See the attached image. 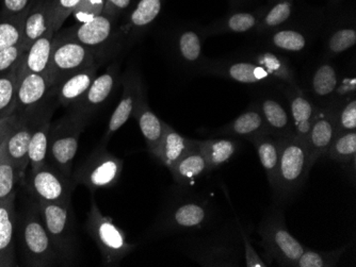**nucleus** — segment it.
Returning <instances> with one entry per match:
<instances>
[{
	"instance_id": "nucleus-36",
	"label": "nucleus",
	"mask_w": 356,
	"mask_h": 267,
	"mask_svg": "<svg viewBox=\"0 0 356 267\" xmlns=\"http://www.w3.org/2000/svg\"><path fill=\"white\" fill-rule=\"evenodd\" d=\"M293 11V0H277L266 8L261 21L255 33H270L281 28L291 17Z\"/></svg>"
},
{
	"instance_id": "nucleus-16",
	"label": "nucleus",
	"mask_w": 356,
	"mask_h": 267,
	"mask_svg": "<svg viewBox=\"0 0 356 267\" xmlns=\"http://www.w3.org/2000/svg\"><path fill=\"white\" fill-rule=\"evenodd\" d=\"M336 112H337L336 105H329L325 107H319L318 110L317 117L306 141L312 166L315 164L318 159L327 155L333 139L337 135Z\"/></svg>"
},
{
	"instance_id": "nucleus-14",
	"label": "nucleus",
	"mask_w": 356,
	"mask_h": 267,
	"mask_svg": "<svg viewBox=\"0 0 356 267\" xmlns=\"http://www.w3.org/2000/svg\"><path fill=\"white\" fill-rule=\"evenodd\" d=\"M32 131V111L12 114V125L6 137V150L15 169L17 181L22 182L29 165L28 150Z\"/></svg>"
},
{
	"instance_id": "nucleus-7",
	"label": "nucleus",
	"mask_w": 356,
	"mask_h": 267,
	"mask_svg": "<svg viewBox=\"0 0 356 267\" xmlns=\"http://www.w3.org/2000/svg\"><path fill=\"white\" fill-rule=\"evenodd\" d=\"M257 232L270 261H275L280 266L297 267L305 247L288 231L284 213L280 209L266 213Z\"/></svg>"
},
{
	"instance_id": "nucleus-56",
	"label": "nucleus",
	"mask_w": 356,
	"mask_h": 267,
	"mask_svg": "<svg viewBox=\"0 0 356 267\" xmlns=\"http://www.w3.org/2000/svg\"><path fill=\"white\" fill-rule=\"evenodd\" d=\"M0 9H1V0H0Z\"/></svg>"
},
{
	"instance_id": "nucleus-24",
	"label": "nucleus",
	"mask_w": 356,
	"mask_h": 267,
	"mask_svg": "<svg viewBox=\"0 0 356 267\" xmlns=\"http://www.w3.org/2000/svg\"><path fill=\"white\" fill-rule=\"evenodd\" d=\"M55 35L56 33L53 27H51L46 31L45 35H42L28 47L27 51L22 55L19 62L16 63L17 78L29 73L46 75L49 60H51Z\"/></svg>"
},
{
	"instance_id": "nucleus-1",
	"label": "nucleus",
	"mask_w": 356,
	"mask_h": 267,
	"mask_svg": "<svg viewBox=\"0 0 356 267\" xmlns=\"http://www.w3.org/2000/svg\"><path fill=\"white\" fill-rule=\"evenodd\" d=\"M217 211L209 199L197 195H179L168 201L152 232L158 235L195 232L215 224Z\"/></svg>"
},
{
	"instance_id": "nucleus-40",
	"label": "nucleus",
	"mask_w": 356,
	"mask_h": 267,
	"mask_svg": "<svg viewBox=\"0 0 356 267\" xmlns=\"http://www.w3.org/2000/svg\"><path fill=\"white\" fill-rule=\"evenodd\" d=\"M17 69L0 73V121L11 117L15 111Z\"/></svg>"
},
{
	"instance_id": "nucleus-51",
	"label": "nucleus",
	"mask_w": 356,
	"mask_h": 267,
	"mask_svg": "<svg viewBox=\"0 0 356 267\" xmlns=\"http://www.w3.org/2000/svg\"><path fill=\"white\" fill-rule=\"evenodd\" d=\"M131 5L133 0H106L103 12L119 19L122 14L131 9Z\"/></svg>"
},
{
	"instance_id": "nucleus-21",
	"label": "nucleus",
	"mask_w": 356,
	"mask_h": 267,
	"mask_svg": "<svg viewBox=\"0 0 356 267\" xmlns=\"http://www.w3.org/2000/svg\"><path fill=\"white\" fill-rule=\"evenodd\" d=\"M269 133L261 110L256 103L250 105L245 112L213 132L216 137L245 139L252 142L256 137Z\"/></svg>"
},
{
	"instance_id": "nucleus-9",
	"label": "nucleus",
	"mask_w": 356,
	"mask_h": 267,
	"mask_svg": "<svg viewBox=\"0 0 356 267\" xmlns=\"http://www.w3.org/2000/svg\"><path fill=\"white\" fill-rule=\"evenodd\" d=\"M21 242L26 266L47 267L59 264L57 252L44 226L38 205H32L22 219Z\"/></svg>"
},
{
	"instance_id": "nucleus-11",
	"label": "nucleus",
	"mask_w": 356,
	"mask_h": 267,
	"mask_svg": "<svg viewBox=\"0 0 356 267\" xmlns=\"http://www.w3.org/2000/svg\"><path fill=\"white\" fill-rule=\"evenodd\" d=\"M202 73L219 76L242 85H272L275 81L251 60L223 59L205 60L201 67Z\"/></svg>"
},
{
	"instance_id": "nucleus-47",
	"label": "nucleus",
	"mask_w": 356,
	"mask_h": 267,
	"mask_svg": "<svg viewBox=\"0 0 356 267\" xmlns=\"http://www.w3.org/2000/svg\"><path fill=\"white\" fill-rule=\"evenodd\" d=\"M80 0H53L51 3V27L58 33L60 28L73 13Z\"/></svg>"
},
{
	"instance_id": "nucleus-48",
	"label": "nucleus",
	"mask_w": 356,
	"mask_h": 267,
	"mask_svg": "<svg viewBox=\"0 0 356 267\" xmlns=\"http://www.w3.org/2000/svg\"><path fill=\"white\" fill-rule=\"evenodd\" d=\"M238 231H239L240 240H241L242 249H243V259H245V265L247 267H267L269 266L263 259L257 254V251L254 249L251 244L249 233L243 229L241 225L238 224Z\"/></svg>"
},
{
	"instance_id": "nucleus-33",
	"label": "nucleus",
	"mask_w": 356,
	"mask_h": 267,
	"mask_svg": "<svg viewBox=\"0 0 356 267\" xmlns=\"http://www.w3.org/2000/svg\"><path fill=\"white\" fill-rule=\"evenodd\" d=\"M197 143L207 162L208 174L231 161L240 147L237 139L229 137L197 139Z\"/></svg>"
},
{
	"instance_id": "nucleus-45",
	"label": "nucleus",
	"mask_w": 356,
	"mask_h": 267,
	"mask_svg": "<svg viewBox=\"0 0 356 267\" xmlns=\"http://www.w3.org/2000/svg\"><path fill=\"white\" fill-rule=\"evenodd\" d=\"M336 127L338 133L356 131V99L355 95L348 97L341 105H337Z\"/></svg>"
},
{
	"instance_id": "nucleus-18",
	"label": "nucleus",
	"mask_w": 356,
	"mask_h": 267,
	"mask_svg": "<svg viewBox=\"0 0 356 267\" xmlns=\"http://www.w3.org/2000/svg\"><path fill=\"white\" fill-rule=\"evenodd\" d=\"M51 89L47 76L44 74L29 73L17 78L14 113L19 114L37 109L53 97Z\"/></svg>"
},
{
	"instance_id": "nucleus-25",
	"label": "nucleus",
	"mask_w": 356,
	"mask_h": 267,
	"mask_svg": "<svg viewBox=\"0 0 356 267\" xmlns=\"http://www.w3.org/2000/svg\"><path fill=\"white\" fill-rule=\"evenodd\" d=\"M165 0H138L131 8L125 23L122 25V33L126 41L135 42L145 33L163 11Z\"/></svg>"
},
{
	"instance_id": "nucleus-39",
	"label": "nucleus",
	"mask_w": 356,
	"mask_h": 267,
	"mask_svg": "<svg viewBox=\"0 0 356 267\" xmlns=\"http://www.w3.org/2000/svg\"><path fill=\"white\" fill-rule=\"evenodd\" d=\"M325 155L341 164L355 167L356 131L336 135Z\"/></svg>"
},
{
	"instance_id": "nucleus-57",
	"label": "nucleus",
	"mask_w": 356,
	"mask_h": 267,
	"mask_svg": "<svg viewBox=\"0 0 356 267\" xmlns=\"http://www.w3.org/2000/svg\"><path fill=\"white\" fill-rule=\"evenodd\" d=\"M51 1H53V0H51Z\"/></svg>"
},
{
	"instance_id": "nucleus-52",
	"label": "nucleus",
	"mask_w": 356,
	"mask_h": 267,
	"mask_svg": "<svg viewBox=\"0 0 356 267\" xmlns=\"http://www.w3.org/2000/svg\"><path fill=\"white\" fill-rule=\"evenodd\" d=\"M12 125V115L0 121V145L3 144Z\"/></svg>"
},
{
	"instance_id": "nucleus-43",
	"label": "nucleus",
	"mask_w": 356,
	"mask_h": 267,
	"mask_svg": "<svg viewBox=\"0 0 356 267\" xmlns=\"http://www.w3.org/2000/svg\"><path fill=\"white\" fill-rule=\"evenodd\" d=\"M27 11L19 14V17L0 19V51L22 41Z\"/></svg>"
},
{
	"instance_id": "nucleus-19",
	"label": "nucleus",
	"mask_w": 356,
	"mask_h": 267,
	"mask_svg": "<svg viewBox=\"0 0 356 267\" xmlns=\"http://www.w3.org/2000/svg\"><path fill=\"white\" fill-rule=\"evenodd\" d=\"M282 87L289 105L295 135L306 143L312 126L317 117L319 107H317V105L312 101L311 97L304 93L303 89H300L299 85L296 87L282 85Z\"/></svg>"
},
{
	"instance_id": "nucleus-26",
	"label": "nucleus",
	"mask_w": 356,
	"mask_h": 267,
	"mask_svg": "<svg viewBox=\"0 0 356 267\" xmlns=\"http://www.w3.org/2000/svg\"><path fill=\"white\" fill-rule=\"evenodd\" d=\"M206 39L202 27H185L175 37V53L177 59L185 67L201 69L204 59V40Z\"/></svg>"
},
{
	"instance_id": "nucleus-54",
	"label": "nucleus",
	"mask_w": 356,
	"mask_h": 267,
	"mask_svg": "<svg viewBox=\"0 0 356 267\" xmlns=\"http://www.w3.org/2000/svg\"><path fill=\"white\" fill-rule=\"evenodd\" d=\"M339 1H341V0H332V3H338Z\"/></svg>"
},
{
	"instance_id": "nucleus-50",
	"label": "nucleus",
	"mask_w": 356,
	"mask_h": 267,
	"mask_svg": "<svg viewBox=\"0 0 356 267\" xmlns=\"http://www.w3.org/2000/svg\"><path fill=\"white\" fill-rule=\"evenodd\" d=\"M33 0H1L0 19L19 17L29 9Z\"/></svg>"
},
{
	"instance_id": "nucleus-55",
	"label": "nucleus",
	"mask_w": 356,
	"mask_h": 267,
	"mask_svg": "<svg viewBox=\"0 0 356 267\" xmlns=\"http://www.w3.org/2000/svg\"><path fill=\"white\" fill-rule=\"evenodd\" d=\"M268 1H269L270 3H275V1H277V0H268Z\"/></svg>"
},
{
	"instance_id": "nucleus-2",
	"label": "nucleus",
	"mask_w": 356,
	"mask_h": 267,
	"mask_svg": "<svg viewBox=\"0 0 356 267\" xmlns=\"http://www.w3.org/2000/svg\"><path fill=\"white\" fill-rule=\"evenodd\" d=\"M306 143L296 137H282L277 180L272 189L277 203H289L303 189L312 169Z\"/></svg>"
},
{
	"instance_id": "nucleus-38",
	"label": "nucleus",
	"mask_w": 356,
	"mask_h": 267,
	"mask_svg": "<svg viewBox=\"0 0 356 267\" xmlns=\"http://www.w3.org/2000/svg\"><path fill=\"white\" fill-rule=\"evenodd\" d=\"M269 44L277 51L299 53L309 46V37L300 30L279 28L270 33Z\"/></svg>"
},
{
	"instance_id": "nucleus-53",
	"label": "nucleus",
	"mask_w": 356,
	"mask_h": 267,
	"mask_svg": "<svg viewBox=\"0 0 356 267\" xmlns=\"http://www.w3.org/2000/svg\"><path fill=\"white\" fill-rule=\"evenodd\" d=\"M253 0H232V3H234L235 6H247L249 5V3H251Z\"/></svg>"
},
{
	"instance_id": "nucleus-6",
	"label": "nucleus",
	"mask_w": 356,
	"mask_h": 267,
	"mask_svg": "<svg viewBox=\"0 0 356 267\" xmlns=\"http://www.w3.org/2000/svg\"><path fill=\"white\" fill-rule=\"evenodd\" d=\"M44 226L51 236L59 264L73 263L76 254L75 216L71 200L47 203L38 200Z\"/></svg>"
},
{
	"instance_id": "nucleus-28",
	"label": "nucleus",
	"mask_w": 356,
	"mask_h": 267,
	"mask_svg": "<svg viewBox=\"0 0 356 267\" xmlns=\"http://www.w3.org/2000/svg\"><path fill=\"white\" fill-rule=\"evenodd\" d=\"M265 9L266 8H259L253 11L232 12L220 21L203 28L205 37L221 33H247L255 31Z\"/></svg>"
},
{
	"instance_id": "nucleus-31",
	"label": "nucleus",
	"mask_w": 356,
	"mask_h": 267,
	"mask_svg": "<svg viewBox=\"0 0 356 267\" xmlns=\"http://www.w3.org/2000/svg\"><path fill=\"white\" fill-rule=\"evenodd\" d=\"M51 0L32 1L26 14L22 35V43L26 49L51 27Z\"/></svg>"
},
{
	"instance_id": "nucleus-8",
	"label": "nucleus",
	"mask_w": 356,
	"mask_h": 267,
	"mask_svg": "<svg viewBox=\"0 0 356 267\" xmlns=\"http://www.w3.org/2000/svg\"><path fill=\"white\" fill-rule=\"evenodd\" d=\"M99 58L101 57L95 51L88 49L79 42L65 35L56 33L51 60L46 71L48 81L51 87H55L64 78L96 63H101Z\"/></svg>"
},
{
	"instance_id": "nucleus-17",
	"label": "nucleus",
	"mask_w": 356,
	"mask_h": 267,
	"mask_svg": "<svg viewBox=\"0 0 356 267\" xmlns=\"http://www.w3.org/2000/svg\"><path fill=\"white\" fill-rule=\"evenodd\" d=\"M120 67L118 62L112 63L105 73L94 79L89 89L73 107L70 109L75 110L80 114L90 119V117L101 109L108 99L111 96L119 79Z\"/></svg>"
},
{
	"instance_id": "nucleus-42",
	"label": "nucleus",
	"mask_w": 356,
	"mask_h": 267,
	"mask_svg": "<svg viewBox=\"0 0 356 267\" xmlns=\"http://www.w3.org/2000/svg\"><path fill=\"white\" fill-rule=\"evenodd\" d=\"M5 141L0 145V201L15 196V185L19 183L15 169L6 150Z\"/></svg>"
},
{
	"instance_id": "nucleus-4",
	"label": "nucleus",
	"mask_w": 356,
	"mask_h": 267,
	"mask_svg": "<svg viewBox=\"0 0 356 267\" xmlns=\"http://www.w3.org/2000/svg\"><path fill=\"white\" fill-rule=\"evenodd\" d=\"M89 119L75 110L51 123L48 135L47 162L67 178H72L74 159L79 147L80 135Z\"/></svg>"
},
{
	"instance_id": "nucleus-20",
	"label": "nucleus",
	"mask_w": 356,
	"mask_h": 267,
	"mask_svg": "<svg viewBox=\"0 0 356 267\" xmlns=\"http://www.w3.org/2000/svg\"><path fill=\"white\" fill-rule=\"evenodd\" d=\"M122 85H123V93H122L121 99L110 117L105 135L102 139L101 143L105 145L108 144L112 135H115L120 128L123 127L124 123L133 117L136 105H137L138 95L143 83L135 71H127L124 75Z\"/></svg>"
},
{
	"instance_id": "nucleus-29",
	"label": "nucleus",
	"mask_w": 356,
	"mask_h": 267,
	"mask_svg": "<svg viewBox=\"0 0 356 267\" xmlns=\"http://www.w3.org/2000/svg\"><path fill=\"white\" fill-rule=\"evenodd\" d=\"M15 196L0 201V267L15 266Z\"/></svg>"
},
{
	"instance_id": "nucleus-23",
	"label": "nucleus",
	"mask_w": 356,
	"mask_h": 267,
	"mask_svg": "<svg viewBox=\"0 0 356 267\" xmlns=\"http://www.w3.org/2000/svg\"><path fill=\"white\" fill-rule=\"evenodd\" d=\"M133 117L137 121L142 135L147 142V150L155 158L160 141L165 132V121H161L149 107L144 85L140 89Z\"/></svg>"
},
{
	"instance_id": "nucleus-15",
	"label": "nucleus",
	"mask_w": 356,
	"mask_h": 267,
	"mask_svg": "<svg viewBox=\"0 0 356 267\" xmlns=\"http://www.w3.org/2000/svg\"><path fill=\"white\" fill-rule=\"evenodd\" d=\"M57 101L54 97L32 111V131L30 137L28 160L31 171H37L47 162L48 135L51 117Z\"/></svg>"
},
{
	"instance_id": "nucleus-22",
	"label": "nucleus",
	"mask_w": 356,
	"mask_h": 267,
	"mask_svg": "<svg viewBox=\"0 0 356 267\" xmlns=\"http://www.w3.org/2000/svg\"><path fill=\"white\" fill-rule=\"evenodd\" d=\"M99 65L101 63H96L92 67L81 69L69 77L64 78L63 80L53 87L51 95L58 105L67 107H73L85 95L94 79L97 77Z\"/></svg>"
},
{
	"instance_id": "nucleus-27",
	"label": "nucleus",
	"mask_w": 356,
	"mask_h": 267,
	"mask_svg": "<svg viewBox=\"0 0 356 267\" xmlns=\"http://www.w3.org/2000/svg\"><path fill=\"white\" fill-rule=\"evenodd\" d=\"M256 105L261 110L270 133L280 137L295 135V128H293V121L290 115V111L286 109L284 103L277 97L265 94L256 103Z\"/></svg>"
},
{
	"instance_id": "nucleus-32",
	"label": "nucleus",
	"mask_w": 356,
	"mask_h": 267,
	"mask_svg": "<svg viewBox=\"0 0 356 267\" xmlns=\"http://www.w3.org/2000/svg\"><path fill=\"white\" fill-rule=\"evenodd\" d=\"M245 58L261 67L275 83L291 87L298 85L295 71L283 55L273 51H261L248 53Z\"/></svg>"
},
{
	"instance_id": "nucleus-37",
	"label": "nucleus",
	"mask_w": 356,
	"mask_h": 267,
	"mask_svg": "<svg viewBox=\"0 0 356 267\" xmlns=\"http://www.w3.org/2000/svg\"><path fill=\"white\" fill-rule=\"evenodd\" d=\"M339 87L337 69L332 63L325 62L314 71L312 76L311 89L314 96L318 98H329L333 96Z\"/></svg>"
},
{
	"instance_id": "nucleus-46",
	"label": "nucleus",
	"mask_w": 356,
	"mask_h": 267,
	"mask_svg": "<svg viewBox=\"0 0 356 267\" xmlns=\"http://www.w3.org/2000/svg\"><path fill=\"white\" fill-rule=\"evenodd\" d=\"M106 0H80L74 10V19L79 24L88 23L103 13Z\"/></svg>"
},
{
	"instance_id": "nucleus-49",
	"label": "nucleus",
	"mask_w": 356,
	"mask_h": 267,
	"mask_svg": "<svg viewBox=\"0 0 356 267\" xmlns=\"http://www.w3.org/2000/svg\"><path fill=\"white\" fill-rule=\"evenodd\" d=\"M26 49L22 41L19 43L14 44L8 49L0 51V73L9 71L12 67H15L16 63L19 62V58L22 57Z\"/></svg>"
},
{
	"instance_id": "nucleus-30",
	"label": "nucleus",
	"mask_w": 356,
	"mask_h": 267,
	"mask_svg": "<svg viewBox=\"0 0 356 267\" xmlns=\"http://www.w3.org/2000/svg\"><path fill=\"white\" fill-rule=\"evenodd\" d=\"M197 146V139H188L165 123V132L160 141L155 158L168 169H171L184 155Z\"/></svg>"
},
{
	"instance_id": "nucleus-10",
	"label": "nucleus",
	"mask_w": 356,
	"mask_h": 267,
	"mask_svg": "<svg viewBox=\"0 0 356 267\" xmlns=\"http://www.w3.org/2000/svg\"><path fill=\"white\" fill-rule=\"evenodd\" d=\"M123 160L107 150V145L101 144L94 149L89 158L72 174L75 187L85 185L90 192L115 187L121 179Z\"/></svg>"
},
{
	"instance_id": "nucleus-34",
	"label": "nucleus",
	"mask_w": 356,
	"mask_h": 267,
	"mask_svg": "<svg viewBox=\"0 0 356 267\" xmlns=\"http://www.w3.org/2000/svg\"><path fill=\"white\" fill-rule=\"evenodd\" d=\"M255 147L258 158L265 171L270 187L273 189L277 180V169H279L280 155H281L282 137L272 133H265L252 141Z\"/></svg>"
},
{
	"instance_id": "nucleus-5",
	"label": "nucleus",
	"mask_w": 356,
	"mask_h": 267,
	"mask_svg": "<svg viewBox=\"0 0 356 267\" xmlns=\"http://www.w3.org/2000/svg\"><path fill=\"white\" fill-rule=\"evenodd\" d=\"M85 228L90 238L99 247L102 261L105 266L120 264L125 257L136 249V245L128 242L125 232L115 224L113 219L102 213L93 193Z\"/></svg>"
},
{
	"instance_id": "nucleus-13",
	"label": "nucleus",
	"mask_w": 356,
	"mask_h": 267,
	"mask_svg": "<svg viewBox=\"0 0 356 267\" xmlns=\"http://www.w3.org/2000/svg\"><path fill=\"white\" fill-rule=\"evenodd\" d=\"M29 187L38 200L47 203H62L71 200L75 189L72 178L61 174L53 165L46 162L37 171H31Z\"/></svg>"
},
{
	"instance_id": "nucleus-44",
	"label": "nucleus",
	"mask_w": 356,
	"mask_h": 267,
	"mask_svg": "<svg viewBox=\"0 0 356 267\" xmlns=\"http://www.w3.org/2000/svg\"><path fill=\"white\" fill-rule=\"evenodd\" d=\"M356 44L354 26H343L334 30L327 40V49L330 55H337L349 51Z\"/></svg>"
},
{
	"instance_id": "nucleus-41",
	"label": "nucleus",
	"mask_w": 356,
	"mask_h": 267,
	"mask_svg": "<svg viewBox=\"0 0 356 267\" xmlns=\"http://www.w3.org/2000/svg\"><path fill=\"white\" fill-rule=\"evenodd\" d=\"M349 245L330 251H314L304 248L303 254L300 257L297 267H333L336 266L341 257L347 251Z\"/></svg>"
},
{
	"instance_id": "nucleus-3",
	"label": "nucleus",
	"mask_w": 356,
	"mask_h": 267,
	"mask_svg": "<svg viewBox=\"0 0 356 267\" xmlns=\"http://www.w3.org/2000/svg\"><path fill=\"white\" fill-rule=\"evenodd\" d=\"M185 249L188 257L202 266H241L243 259L238 224L194 239Z\"/></svg>"
},
{
	"instance_id": "nucleus-12",
	"label": "nucleus",
	"mask_w": 356,
	"mask_h": 267,
	"mask_svg": "<svg viewBox=\"0 0 356 267\" xmlns=\"http://www.w3.org/2000/svg\"><path fill=\"white\" fill-rule=\"evenodd\" d=\"M117 23V17L103 12L91 21L74 26L63 35L79 42L102 57L103 51L111 46L113 40L119 37Z\"/></svg>"
},
{
	"instance_id": "nucleus-35",
	"label": "nucleus",
	"mask_w": 356,
	"mask_h": 267,
	"mask_svg": "<svg viewBox=\"0 0 356 267\" xmlns=\"http://www.w3.org/2000/svg\"><path fill=\"white\" fill-rule=\"evenodd\" d=\"M169 171L177 184L188 187L200 177L208 174V166L205 157L197 146L184 155Z\"/></svg>"
}]
</instances>
